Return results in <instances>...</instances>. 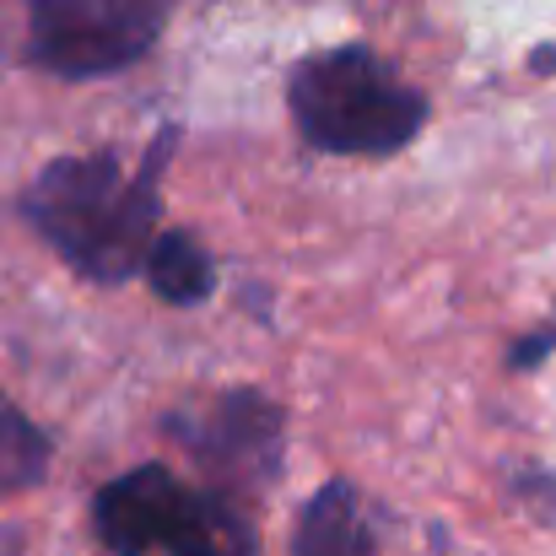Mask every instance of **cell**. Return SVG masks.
<instances>
[{"instance_id":"6da1fadb","label":"cell","mask_w":556,"mask_h":556,"mask_svg":"<svg viewBox=\"0 0 556 556\" xmlns=\"http://www.w3.org/2000/svg\"><path fill=\"white\" fill-rule=\"evenodd\" d=\"M168 152L174 136H163L136 174H125L114 152L60 157L33 179V189L22 194V211L65 265H76L92 281H125L141 270L157 238V211H163L157 179Z\"/></svg>"},{"instance_id":"7a4b0ae2","label":"cell","mask_w":556,"mask_h":556,"mask_svg":"<svg viewBox=\"0 0 556 556\" xmlns=\"http://www.w3.org/2000/svg\"><path fill=\"white\" fill-rule=\"evenodd\" d=\"M298 130L336 157H383L416 141L427 125V98L389 76L368 49H325L292 71L287 87Z\"/></svg>"},{"instance_id":"3957f363","label":"cell","mask_w":556,"mask_h":556,"mask_svg":"<svg viewBox=\"0 0 556 556\" xmlns=\"http://www.w3.org/2000/svg\"><path fill=\"white\" fill-rule=\"evenodd\" d=\"M92 525L114 556H260L232 497L194 492L163 465H141L109 481L92 503Z\"/></svg>"},{"instance_id":"277c9868","label":"cell","mask_w":556,"mask_h":556,"mask_svg":"<svg viewBox=\"0 0 556 556\" xmlns=\"http://www.w3.org/2000/svg\"><path fill=\"white\" fill-rule=\"evenodd\" d=\"M163 33V0H33V60L54 76L136 65Z\"/></svg>"},{"instance_id":"5b68a950","label":"cell","mask_w":556,"mask_h":556,"mask_svg":"<svg viewBox=\"0 0 556 556\" xmlns=\"http://www.w3.org/2000/svg\"><path fill=\"white\" fill-rule=\"evenodd\" d=\"M174 432L222 486H265L281 465V410L249 389H232L205 410L174 416Z\"/></svg>"},{"instance_id":"8992f818","label":"cell","mask_w":556,"mask_h":556,"mask_svg":"<svg viewBox=\"0 0 556 556\" xmlns=\"http://www.w3.org/2000/svg\"><path fill=\"white\" fill-rule=\"evenodd\" d=\"M292 556H378L363 497L346 481H330L308 497L298 535H292Z\"/></svg>"},{"instance_id":"52a82bcc","label":"cell","mask_w":556,"mask_h":556,"mask_svg":"<svg viewBox=\"0 0 556 556\" xmlns=\"http://www.w3.org/2000/svg\"><path fill=\"white\" fill-rule=\"evenodd\" d=\"M141 270H147L152 292L168 298V303H205L211 287H216V265L189 232H157Z\"/></svg>"},{"instance_id":"ba28073f","label":"cell","mask_w":556,"mask_h":556,"mask_svg":"<svg viewBox=\"0 0 556 556\" xmlns=\"http://www.w3.org/2000/svg\"><path fill=\"white\" fill-rule=\"evenodd\" d=\"M49 470V438L0 394V497L38 486Z\"/></svg>"},{"instance_id":"9c48e42d","label":"cell","mask_w":556,"mask_h":556,"mask_svg":"<svg viewBox=\"0 0 556 556\" xmlns=\"http://www.w3.org/2000/svg\"><path fill=\"white\" fill-rule=\"evenodd\" d=\"M556 346V325L552 330H541V336H530V341H519V352H514V368H535L546 352Z\"/></svg>"},{"instance_id":"30bf717a","label":"cell","mask_w":556,"mask_h":556,"mask_svg":"<svg viewBox=\"0 0 556 556\" xmlns=\"http://www.w3.org/2000/svg\"><path fill=\"white\" fill-rule=\"evenodd\" d=\"M0 556H22V546H16V535H0Z\"/></svg>"}]
</instances>
